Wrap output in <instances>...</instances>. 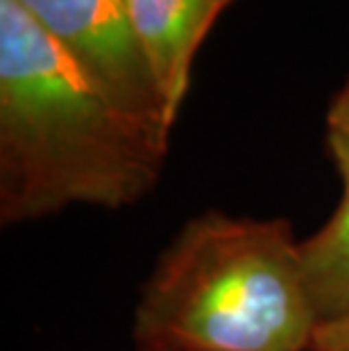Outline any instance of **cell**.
I'll list each match as a JSON object with an SVG mask.
<instances>
[{"label":"cell","instance_id":"obj_2","mask_svg":"<svg viewBox=\"0 0 349 351\" xmlns=\"http://www.w3.org/2000/svg\"><path fill=\"white\" fill-rule=\"evenodd\" d=\"M320 322L286 220L206 211L180 229L141 290L139 349L311 351Z\"/></svg>","mask_w":349,"mask_h":351},{"label":"cell","instance_id":"obj_3","mask_svg":"<svg viewBox=\"0 0 349 351\" xmlns=\"http://www.w3.org/2000/svg\"><path fill=\"white\" fill-rule=\"evenodd\" d=\"M123 111L173 134L159 84L141 50L128 0H16Z\"/></svg>","mask_w":349,"mask_h":351},{"label":"cell","instance_id":"obj_7","mask_svg":"<svg viewBox=\"0 0 349 351\" xmlns=\"http://www.w3.org/2000/svg\"><path fill=\"white\" fill-rule=\"evenodd\" d=\"M311 351H349V319L317 326Z\"/></svg>","mask_w":349,"mask_h":351},{"label":"cell","instance_id":"obj_8","mask_svg":"<svg viewBox=\"0 0 349 351\" xmlns=\"http://www.w3.org/2000/svg\"><path fill=\"white\" fill-rule=\"evenodd\" d=\"M139 351H161V349H139Z\"/></svg>","mask_w":349,"mask_h":351},{"label":"cell","instance_id":"obj_6","mask_svg":"<svg viewBox=\"0 0 349 351\" xmlns=\"http://www.w3.org/2000/svg\"><path fill=\"white\" fill-rule=\"evenodd\" d=\"M326 145L336 168L349 166V80L333 95L326 114Z\"/></svg>","mask_w":349,"mask_h":351},{"label":"cell","instance_id":"obj_1","mask_svg":"<svg viewBox=\"0 0 349 351\" xmlns=\"http://www.w3.org/2000/svg\"><path fill=\"white\" fill-rule=\"evenodd\" d=\"M173 134L114 104L16 0H0V222L125 208L159 184Z\"/></svg>","mask_w":349,"mask_h":351},{"label":"cell","instance_id":"obj_5","mask_svg":"<svg viewBox=\"0 0 349 351\" xmlns=\"http://www.w3.org/2000/svg\"><path fill=\"white\" fill-rule=\"evenodd\" d=\"M343 197L324 225L300 241V263L317 322L349 319V166L336 168Z\"/></svg>","mask_w":349,"mask_h":351},{"label":"cell","instance_id":"obj_4","mask_svg":"<svg viewBox=\"0 0 349 351\" xmlns=\"http://www.w3.org/2000/svg\"><path fill=\"white\" fill-rule=\"evenodd\" d=\"M130 19L166 109L177 123L193 62L215 21L234 0H128Z\"/></svg>","mask_w":349,"mask_h":351}]
</instances>
